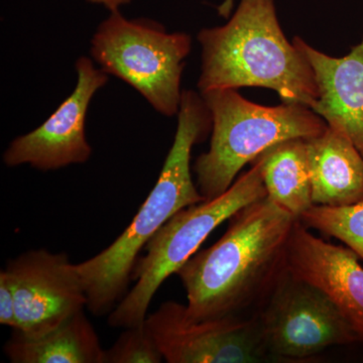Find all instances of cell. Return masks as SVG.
I'll list each match as a JSON object with an SVG mask.
<instances>
[{
    "label": "cell",
    "instance_id": "6da1fadb",
    "mask_svg": "<svg viewBox=\"0 0 363 363\" xmlns=\"http://www.w3.org/2000/svg\"><path fill=\"white\" fill-rule=\"evenodd\" d=\"M297 220L267 196L236 212L220 240L177 272L189 317L200 321L257 311L286 272Z\"/></svg>",
    "mask_w": 363,
    "mask_h": 363
},
{
    "label": "cell",
    "instance_id": "7a4b0ae2",
    "mask_svg": "<svg viewBox=\"0 0 363 363\" xmlns=\"http://www.w3.org/2000/svg\"><path fill=\"white\" fill-rule=\"evenodd\" d=\"M200 93L242 87L267 88L281 104L312 107L318 99L314 71L283 32L274 0H240L225 25L205 28Z\"/></svg>",
    "mask_w": 363,
    "mask_h": 363
},
{
    "label": "cell",
    "instance_id": "3957f363",
    "mask_svg": "<svg viewBox=\"0 0 363 363\" xmlns=\"http://www.w3.org/2000/svg\"><path fill=\"white\" fill-rule=\"evenodd\" d=\"M211 130V113L201 93L183 90L175 138L156 185L113 243L76 264L93 314H111L123 300L140 250L166 222L184 208L205 201L193 181L191 155Z\"/></svg>",
    "mask_w": 363,
    "mask_h": 363
},
{
    "label": "cell",
    "instance_id": "277c9868",
    "mask_svg": "<svg viewBox=\"0 0 363 363\" xmlns=\"http://www.w3.org/2000/svg\"><path fill=\"white\" fill-rule=\"evenodd\" d=\"M201 95L212 118L209 150L194 164L196 185L205 201L225 193L245 164L276 143L291 138L308 140L328 128L305 105L266 106L250 101L235 89Z\"/></svg>",
    "mask_w": 363,
    "mask_h": 363
},
{
    "label": "cell",
    "instance_id": "5b68a950",
    "mask_svg": "<svg viewBox=\"0 0 363 363\" xmlns=\"http://www.w3.org/2000/svg\"><path fill=\"white\" fill-rule=\"evenodd\" d=\"M267 196L262 162L257 157L225 193L177 212L145 245L147 253L135 264V285L109 314V326L125 329L143 323L160 286L198 252L212 231Z\"/></svg>",
    "mask_w": 363,
    "mask_h": 363
},
{
    "label": "cell",
    "instance_id": "8992f818",
    "mask_svg": "<svg viewBox=\"0 0 363 363\" xmlns=\"http://www.w3.org/2000/svg\"><path fill=\"white\" fill-rule=\"evenodd\" d=\"M192 51L187 33H169L157 21L128 20L111 11L91 40L100 68L131 86L162 116H178L185 61Z\"/></svg>",
    "mask_w": 363,
    "mask_h": 363
},
{
    "label": "cell",
    "instance_id": "52a82bcc",
    "mask_svg": "<svg viewBox=\"0 0 363 363\" xmlns=\"http://www.w3.org/2000/svg\"><path fill=\"white\" fill-rule=\"evenodd\" d=\"M253 314L276 362H304L334 346L362 343L323 291L286 269Z\"/></svg>",
    "mask_w": 363,
    "mask_h": 363
},
{
    "label": "cell",
    "instance_id": "ba28073f",
    "mask_svg": "<svg viewBox=\"0 0 363 363\" xmlns=\"http://www.w3.org/2000/svg\"><path fill=\"white\" fill-rule=\"evenodd\" d=\"M145 322L168 363L276 362L255 314L197 321L186 305L168 301Z\"/></svg>",
    "mask_w": 363,
    "mask_h": 363
},
{
    "label": "cell",
    "instance_id": "9c48e42d",
    "mask_svg": "<svg viewBox=\"0 0 363 363\" xmlns=\"http://www.w3.org/2000/svg\"><path fill=\"white\" fill-rule=\"evenodd\" d=\"M16 298L13 331L37 337L87 307L82 279L67 253L47 250L21 253L6 264Z\"/></svg>",
    "mask_w": 363,
    "mask_h": 363
},
{
    "label": "cell",
    "instance_id": "30bf717a",
    "mask_svg": "<svg viewBox=\"0 0 363 363\" xmlns=\"http://www.w3.org/2000/svg\"><path fill=\"white\" fill-rule=\"evenodd\" d=\"M75 69L77 83L70 96L39 128L11 143L4 154L6 166L28 164L47 172L90 159L92 147L86 138V118L93 97L106 85L108 74L96 68L88 57H80Z\"/></svg>",
    "mask_w": 363,
    "mask_h": 363
},
{
    "label": "cell",
    "instance_id": "8fae6325",
    "mask_svg": "<svg viewBox=\"0 0 363 363\" xmlns=\"http://www.w3.org/2000/svg\"><path fill=\"white\" fill-rule=\"evenodd\" d=\"M286 271L323 291L363 343V267L352 250L317 238L297 220L289 241Z\"/></svg>",
    "mask_w": 363,
    "mask_h": 363
},
{
    "label": "cell",
    "instance_id": "7c38bea8",
    "mask_svg": "<svg viewBox=\"0 0 363 363\" xmlns=\"http://www.w3.org/2000/svg\"><path fill=\"white\" fill-rule=\"evenodd\" d=\"M292 42L314 71L318 99L312 111L344 133L363 157V37L343 57H332L295 35Z\"/></svg>",
    "mask_w": 363,
    "mask_h": 363
},
{
    "label": "cell",
    "instance_id": "4fadbf2b",
    "mask_svg": "<svg viewBox=\"0 0 363 363\" xmlns=\"http://www.w3.org/2000/svg\"><path fill=\"white\" fill-rule=\"evenodd\" d=\"M314 205L350 206L363 201V157L344 133L330 126L306 140Z\"/></svg>",
    "mask_w": 363,
    "mask_h": 363
},
{
    "label": "cell",
    "instance_id": "5bb4252c",
    "mask_svg": "<svg viewBox=\"0 0 363 363\" xmlns=\"http://www.w3.org/2000/svg\"><path fill=\"white\" fill-rule=\"evenodd\" d=\"M4 350L13 363H104L105 350L84 310L37 337L13 331Z\"/></svg>",
    "mask_w": 363,
    "mask_h": 363
},
{
    "label": "cell",
    "instance_id": "9a60e30c",
    "mask_svg": "<svg viewBox=\"0 0 363 363\" xmlns=\"http://www.w3.org/2000/svg\"><path fill=\"white\" fill-rule=\"evenodd\" d=\"M257 157L267 197L300 219L314 205L305 138L276 143Z\"/></svg>",
    "mask_w": 363,
    "mask_h": 363
},
{
    "label": "cell",
    "instance_id": "2e32d148",
    "mask_svg": "<svg viewBox=\"0 0 363 363\" xmlns=\"http://www.w3.org/2000/svg\"><path fill=\"white\" fill-rule=\"evenodd\" d=\"M298 220L307 228L341 241L363 260V201L342 207L313 205Z\"/></svg>",
    "mask_w": 363,
    "mask_h": 363
},
{
    "label": "cell",
    "instance_id": "e0dca14e",
    "mask_svg": "<svg viewBox=\"0 0 363 363\" xmlns=\"http://www.w3.org/2000/svg\"><path fill=\"white\" fill-rule=\"evenodd\" d=\"M164 360L147 322L125 328L104 351V363H161Z\"/></svg>",
    "mask_w": 363,
    "mask_h": 363
},
{
    "label": "cell",
    "instance_id": "ac0fdd59",
    "mask_svg": "<svg viewBox=\"0 0 363 363\" xmlns=\"http://www.w3.org/2000/svg\"><path fill=\"white\" fill-rule=\"evenodd\" d=\"M0 323L4 326H16V298L13 285L4 269L0 272Z\"/></svg>",
    "mask_w": 363,
    "mask_h": 363
},
{
    "label": "cell",
    "instance_id": "d6986e66",
    "mask_svg": "<svg viewBox=\"0 0 363 363\" xmlns=\"http://www.w3.org/2000/svg\"><path fill=\"white\" fill-rule=\"evenodd\" d=\"M92 4L104 6L109 11H119L121 6L130 4L131 0H86Z\"/></svg>",
    "mask_w": 363,
    "mask_h": 363
},
{
    "label": "cell",
    "instance_id": "ffe728a7",
    "mask_svg": "<svg viewBox=\"0 0 363 363\" xmlns=\"http://www.w3.org/2000/svg\"><path fill=\"white\" fill-rule=\"evenodd\" d=\"M233 4L234 0H224V2H222L220 6L217 7V11H218L219 16L228 18L231 11H233Z\"/></svg>",
    "mask_w": 363,
    "mask_h": 363
}]
</instances>
